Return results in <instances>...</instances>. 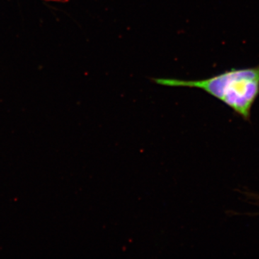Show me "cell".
Instances as JSON below:
<instances>
[{"label": "cell", "instance_id": "6da1fadb", "mask_svg": "<svg viewBox=\"0 0 259 259\" xmlns=\"http://www.w3.org/2000/svg\"><path fill=\"white\" fill-rule=\"evenodd\" d=\"M158 84L174 88H197L224 102L232 110L248 118L259 95V64L253 67L232 69L207 79H153Z\"/></svg>", "mask_w": 259, "mask_h": 259}]
</instances>
